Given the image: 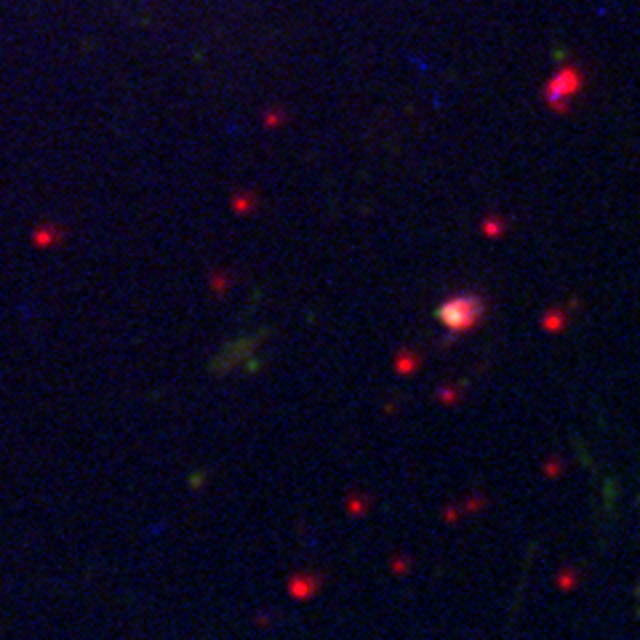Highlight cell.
<instances>
[{"mask_svg":"<svg viewBox=\"0 0 640 640\" xmlns=\"http://www.w3.org/2000/svg\"><path fill=\"white\" fill-rule=\"evenodd\" d=\"M483 315V302L475 296H453L448 302H443L438 309L440 323L448 331H467L469 326H475Z\"/></svg>","mask_w":640,"mask_h":640,"instance_id":"1","label":"cell"},{"mask_svg":"<svg viewBox=\"0 0 640 640\" xmlns=\"http://www.w3.org/2000/svg\"><path fill=\"white\" fill-rule=\"evenodd\" d=\"M579 88H582V78H579V72H573V69H563L558 78L549 83V88H547V93H549V105H563V102H566V99H571Z\"/></svg>","mask_w":640,"mask_h":640,"instance_id":"2","label":"cell"}]
</instances>
